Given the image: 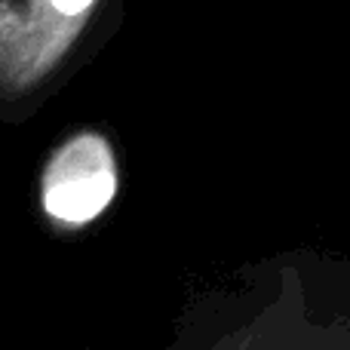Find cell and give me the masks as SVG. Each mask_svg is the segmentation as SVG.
Masks as SVG:
<instances>
[{
    "mask_svg": "<svg viewBox=\"0 0 350 350\" xmlns=\"http://www.w3.org/2000/svg\"><path fill=\"white\" fill-rule=\"evenodd\" d=\"M123 0H0V105L53 92L120 28Z\"/></svg>",
    "mask_w": 350,
    "mask_h": 350,
    "instance_id": "obj_1",
    "label": "cell"
},
{
    "mask_svg": "<svg viewBox=\"0 0 350 350\" xmlns=\"http://www.w3.org/2000/svg\"><path fill=\"white\" fill-rule=\"evenodd\" d=\"M120 191L114 145L98 129L68 135L40 172V209L53 224L77 230L108 212Z\"/></svg>",
    "mask_w": 350,
    "mask_h": 350,
    "instance_id": "obj_2",
    "label": "cell"
}]
</instances>
